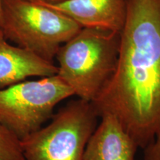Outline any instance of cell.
Here are the masks:
<instances>
[{
    "label": "cell",
    "instance_id": "obj_1",
    "mask_svg": "<svg viewBox=\"0 0 160 160\" xmlns=\"http://www.w3.org/2000/svg\"><path fill=\"white\" fill-rule=\"evenodd\" d=\"M119 120L139 148L160 128V0H127L115 71L92 102Z\"/></svg>",
    "mask_w": 160,
    "mask_h": 160
},
{
    "label": "cell",
    "instance_id": "obj_2",
    "mask_svg": "<svg viewBox=\"0 0 160 160\" xmlns=\"http://www.w3.org/2000/svg\"><path fill=\"white\" fill-rule=\"evenodd\" d=\"M120 33L82 28L60 47L57 76L79 99L93 102L115 71Z\"/></svg>",
    "mask_w": 160,
    "mask_h": 160
},
{
    "label": "cell",
    "instance_id": "obj_3",
    "mask_svg": "<svg viewBox=\"0 0 160 160\" xmlns=\"http://www.w3.org/2000/svg\"><path fill=\"white\" fill-rule=\"evenodd\" d=\"M6 39L53 62L62 45L82 28L62 13L36 0H2Z\"/></svg>",
    "mask_w": 160,
    "mask_h": 160
},
{
    "label": "cell",
    "instance_id": "obj_4",
    "mask_svg": "<svg viewBox=\"0 0 160 160\" xmlns=\"http://www.w3.org/2000/svg\"><path fill=\"white\" fill-rule=\"evenodd\" d=\"M99 116L91 102L70 101L48 125L21 141L25 160H83Z\"/></svg>",
    "mask_w": 160,
    "mask_h": 160
},
{
    "label": "cell",
    "instance_id": "obj_5",
    "mask_svg": "<svg viewBox=\"0 0 160 160\" xmlns=\"http://www.w3.org/2000/svg\"><path fill=\"white\" fill-rule=\"evenodd\" d=\"M73 95L57 75L0 89V123L22 141L51 119L58 104Z\"/></svg>",
    "mask_w": 160,
    "mask_h": 160
},
{
    "label": "cell",
    "instance_id": "obj_6",
    "mask_svg": "<svg viewBox=\"0 0 160 160\" xmlns=\"http://www.w3.org/2000/svg\"><path fill=\"white\" fill-rule=\"evenodd\" d=\"M39 3L62 13L82 28H96L121 33L127 15V0H67Z\"/></svg>",
    "mask_w": 160,
    "mask_h": 160
},
{
    "label": "cell",
    "instance_id": "obj_7",
    "mask_svg": "<svg viewBox=\"0 0 160 160\" xmlns=\"http://www.w3.org/2000/svg\"><path fill=\"white\" fill-rule=\"evenodd\" d=\"M86 145L83 160H135L137 144L116 117L105 113Z\"/></svg>",
    "mask_w": 160,
    "mask_h": 160
},
{
    "label": "cell",
    "instance_id": "obj_8",
    "mask_svg": "<svg viewBox=\"0 0 160 160\" xmlns=\"http://www.w3.org/2000/svg\"><path fill=\"white\" fill-rule=\"evenodd\" d=\"M57 66L35 53L8 42L0 32V89L22 82L28 77L57 74Z\"/></svg>",
    "mask_w": 160,
    "mask_h": 160
},
{
    "label": "cell",
    "instance_id": "obj_9",
    "mask_svg": "<svg viewBox=\"0 0 160 160\" xmlns=\"http://www.w3.org/2000/svg\"><path fill=\"white\" fill-rule=\"evenodd\" d=\"M0 160H25L21 141L1 123Z\"/></svg>",
    "mask_w": 160,
    "mask_h": 160
},
{
    "label": "cell",
    "instance_id": "obj_10",
    "mask_svg": "<svg viewBox=\"0 0 160 160\" xmlns=\"http://www.w3.org/2000/svg\"><path fill=\"white\" fill-rule=\"evenodd\" d=\"M143 150L142 160H160V128L153 142Z\"/></svg>",
    "mask_w": 160,
    "mask_h": 160
},
{
    "label": "cell",
    "instance_id": "obj_11",
    "mask_svg": "<svg viewBox=\"0 0 160 160\" xmlns=\"http://www.w3.org/2000/svg\"><path fill=\"white\" fill-rule=\"evenodd\" d=\"M2 0H0V32H2Z\"/></svg>",
    "mask_w": 160,
    "mask_h": 160
},
{
    "label": "cell",
    "instance_id": "obj_12",
    "mask_svg": "<svg viewBox=\"0 0 160 160\" xmlns=\"http://www.w3.org/2000/svg\"><path fill=\"white\" fill-rule=\"evenodd\" d=\"M40 1L45 2L48 3H59L64 1H67V0H40Z\"/></svg>",
    "mask_w": 160,
    "mask_h": 160
}]
</instances>
